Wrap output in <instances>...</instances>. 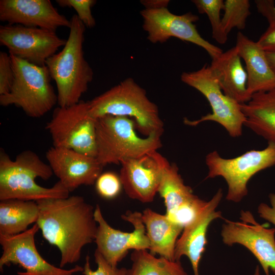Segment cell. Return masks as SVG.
I'll return each mask as SVG.
<instances>
[{
    "instance_id": "cell-1",
    "label": "cell",
    "mask_w": 275,
    "mask_h": 275,
    "mask_svg": "<svg viewBox=\"0 0 275 275\" xmlns=\"http://www.w3.org/2000/svg\"><path fill=\"white\" fill-rule=\"evenodd\" d=\"M36 202V224L43 238L60 251V267L78 262L84 246L95 239L98 225L93 206L79 196Z\"/></svg>"
},
{
    "instance_id": "cell-2",
    "label": "cell",
    "mask_w": 275,
    "mask_h": 275,
    "mask_svg": "<svg viewBox=\"0 0 275 275\" xmlns=\"http://www.w3.org/2000/svg\"><path fill=\"white\" fill-rule=\"evenodd\" d=\"M53 174L50 166L31 150L22 151L12 160L1 149L0 200L37 201L68 197L70 191L59 181L51 187H44L36 183L37 178L46 180Z\"/></svg>"
},
{
    "instance_id": "cell-3",
    "label": "cell",
    "mask_w": 275,
    "mask_h": 275,
    "mask_svg": "<svg viewBox=\"0 0 275 275\" xmlns=\"http://www.w3.org/2000/svg\"><path fill=\"white\" fill-rule=\"evenodd\" d=\"M70 32L63 48L46 62L51 79L56 82L59 106L78 103L93 79L92 68L83 50L86 26L76 14L71 19Z\"/></svg>"
},
{
    "instance_id": "cell-4",
    "label": "cell",
    "mask_w": 275,
    "mask_h": 275,
    "mask_svg": "<svg viewBox=\"0 0 275 275\" xmlns=\"http://www.w3.org/2000/svg\"><path fill=\"white\" fill-rule=\"evenodd\" d=\"M88 102L90 114L95 119L107 115L132 118L136 128L146 136L161 135L163 132L157 106L132 78L123 80Z\"/></svg>"
},
{
    "instance_id": "cell-5",
    "label": "cell",
    "mask_w": 275,
    "mask_h": 275,
    "mask_svg": "<svg viewBox=\"0 0 275 275\" xmlns=\"http://www.w3.org/2000/svg\"><path fill=\"white\" fill-rule=\"evenodd\" d=\"M135 121L130 118L107 115L96 119V158L104 167L121 164L157 151L162 146L161 135L145 138L135 132Z\"/></svg>"
},
{
    "instance_id": "cell-6",
    "label": "cell",
    "mask_w": 275,
    "mask_h": 275,
    "mask_svg": "<svg viewBox=\"0 0 275 275\" xmlns=\"http://www.w3.org/2000/svg\"><path fill=\"white\" fill-rule=\"evenodd\" d=\"M10 56L14 80L9 93L0 96L1 105H15L32 118L43 116L58 103L47 67Z\"/></svg>"
},
{
    "instance_id": "cell-7",
    "label": "cell",
    "mask_w": 275,
    "mask_h": 275,
    "mask_svg": "<svg viewBox=\"0 0 275 275\" xmlns=\"http://www.w3.org/2000/svg\"><path fill=\"white\" fill-rule=\"evenodd\" d=\"M208 169L206 179L223 178L228 186L226 199L238 203L248 193V183L257 173L275 166V144L268 142L262 150H251L232 158L222 157L216 150L205 158Z\"/></svg>"
},
{
    "instance_id": "cell-8",
    "label": "cell",
    "mask_w": 275,
    "mask_h": 275,
    "mask_svg": "<svg viewBox=\"0 0 275 275\" xmlns=\"http://www.w3.org/2000/svg\"><path fill=\"white\" fill-rule=\"evenodd\" d=\"M180 77L183 82L205 97L212 110L211 113L198 120L184 118L185 124L196 126L205 121H213L223 126L230 136L238 138L241 135L246 118L241 104L224 93L209 65L205 64L197 71L183 72Z\"/></svg>"
},
{
    "instance_id": "cell-9",
    "label": "cell",
    "mask_w": 275,
    "mask_h": 275,
    "mask_svg": "<svg viewBox=\"0 0 275 275\" xmlns=\"http://www.w3.org/2000/svg\"><path fill=\"white\" fill-rule=\"evenodd\" d=\"M96 119L90 114L88 102L80 101L71 106L57 107L46 129L53 146L96 157Z\"/></svg>"
},
{
    "instance_id": "cell-10",
    "label": "cell",
    "mask_w": 275,
    "mask_h": 275,
    "mask_svg": "<svg viewBox=\"0 0 275 275\" xmlns=\"http://www.w3.org/2000/svg\"><path fill=\"white\" fill-rule=\"evenodd\" d=\"M140 13L143 18V28L147 34V38L152 43H163L175 37L202 47L212 59L223 52L220 48L200 35L194 24L199 20V17L191 12L176 15L167 8H163L144 9Z\"/></svg>"
},
{
    "instance_id": "cell-11",
    "label": "cell",
    "mask_w": 275,
    "mask_h": 275,
    "mask_svg": "<svg viewBox=\"0 0 275 275\" xmlns=\"http://www.w3.org/2000/svg\"><path fill=\"white\" fill-rule=\"evenodd\" d=\"M66 41L56 32L41 28L9 24L0 26V44L9 54L40 66H45Z\"/></svg>"
},
{
    "instance_id": "cell-12",
    "label": "cell",
    "mask_w": 275,
    "mask_h": 275,
    "mask_svg": "<svg viewBox=\"0 0 275 275\" xmlns=\"http://www.w3.org/2000/svg\"><path fill=\"white\" fill-rule=\"evenodd\" d=\"M241 222L225 219L221 236L224 244L243 245L260 264L266 275L275 274V229L260 225L250 211L241 210Z\"/></svg>"
},
{
    "instance_id": "cell-13",
    "label": "cell",
    "mask_w": 275,
    "mask_h": 275,
    "mask_svg": "<svg viewBox=\"0 0 275 275\" xmlns=\"http://www.w3.org/2000/svg\"><path fill=\"white\" fill-rule=\"evenodd\" d=\"M39 228L36 223L25 231L12 236L0 235V244L3 250L0 258V270L5 266L18 265L24 270L18 275H73L82 272L83 267L76 265L65 269L48 262L38 251L35 236Z\"/></svg>"
},
{
    "instance_id": "cell-14",
    "label": "cell",
    "mask_w": 275,
    "mask_h": 275,
    "mask_svg": "<svg viewBox=\"0 0 275 275\" xmlns=\"http://www.w3.org/2000/svg\"><path fill=\"white\" fill-rule=\"evenodd\" d=\"M142 215L139 212L130 211L122 215V219L134 227L132 232H124L111 227L104 218L99 205H96L94 210L95 219L98 224L95 239L96 250L112 266L117 267L130 249L149 250L150 241Z\"/></svg>"
},
{
    "instance_id": "cell-15",
    "label": "cell",
    "mask_w": 275,
    "mask_h": 275,
    "mask_svg": "<svg viewBox=\"0 0 275 275\" xmlns=\"http://www.w3.org/2000/svg\"><path fill=\"white\" fill-rule=\"evenodd\" d=\"M158 193L163 199L166 215L183 228L190 223L206 205L207 201L194 195L185 184L177 166L166 159L162 167Z\"/></svg>"
},
{
    "instance_id": "cell-16",
    "label": "cell",
    "mask_w": 275,
    "mask_h": 275,
    "mask_svg": "<svg viewBox=\"0 0 275 275\" xmlns=\"http://www.w3.org/2000/svg\"><path fill=\"white\" fill-rule=\"evenodd\" d=\"M166 159L156 151L121 164L119 177L129 198L143 203L154 200L158 191Z\"/></svg>"
},
{
    "instance_id": "cell-17",
    "label": "cell",
    "mask_w": 275,
    "mask_h": 275,
    "mask_svg": "<svg viewBox=\"0 0 275 275\" xmlns=\"http://www.w3.org/2000/svg\"><path fill=\"white\" fill-rule=\"evenodd\" d=\"M46 158L53 173L70 192L81 185L94 184L103 168L96 157L67 148L53 146Z\"/></svg>"
},
{
    "instance_id": "cell-18",
    "label": "cell",
    "mask_w": 275,
    "mask_h": 275,
    "mask_svg": "<svg viewBox=\"0 0 275 275\" xmlns=\"http://www.w3.org/2000/svg\"><path fill=\"white\" fill-rule=\"evenodd\" d=\"M0 20L54 32L71 25L70 20L60 14L49 0H1Z\"/></svg>"
},
{
    "instance_id": "cell-19",
    "label": "cell",
    "mask_w": 275,
    "mask_h": 275,
    "mask_svg": "<svg viewBox=\"0 0 275 275\" xmlns=\"http://www.w3.org/2000/svg\"><path fill=\"white\" fill-rule=\"evenodd\" d=\"M223 197L221 189L218 190L203 209L182 231L175 249V260L180 261L186 256L189 259L194 275H200L199 266L207 243V233L210 223L221 218L222 213L216 209Z\"/></svg>"
},
{
    "instance_id": "cell-20",
    "label": "cell",
    "mask_w": 275,
    "mask_h": 275,
    "mask_svg": "<svg viewBox=\"0 0 275 275\" xmlns=\"http://www.w3.org/2000/svg\"><path fill=\"white\" fill-rule=\"evenodd\" d=\"M236 47L245 62L247 73V89L254 94L275 89V74L267 58L266 52L255 42L239 32Z\"/></svg>"
},
{
    "instance_id": "cell-21",
    "label": "cell",
    "mask_w": 275,
    "mask_h": 275,
    "mask_svg": "<svg viewBox=\"0 0 275 275\" xmlns=\"http://www.w3.org/2000/svg\"><path fill=\"white\" fill-rule=\"evenodd\" d=\"M237 49L234 46L212 59L210 68L224 93L240 104L248 102L252 96L247 89V73Z\"/></svg>"
},
{
    "instance_id": "cell-22",
    "label": "cell",
    "mask_w": 275,
    "mask_h": 275,
    "mask_svg": "<svg viewBox=\"0 0 275 275\" xmlns=\"http://www.w3.org/2000/svg\"><path fill=\"white\" fill-rule=\"evenodd\" d=\"M142 219L150 241V253L175 261L176 244L183 228L170 221L166 214H159L149 208L143 211Z\"/></svg>"
},
{
    "instance_id": "cell-23",
    "label": "cell",
    "mask_w": 275,
    "mask_h": 275,
    "mask_svg": "<svg viewBox=\"0 0 275 275\" xmlns=\"http://www.w3.org/2000/svg\"><path fill=\"white\" fill-rule=\"evenodd\" d=\"M241 106L246 118L244 126L275 144V89L254 94Z\"/></svg>"
},
{
    "instance_id": "cell-24",
    "label": "cell",
    "mask_w": 275,
    "mask_h": 275,
    "mask_svg": "<svg viewBox=\"0 0 275 275\" xmlns=\"http://www.w3.org/2000/svg\"><path fill=\"white\" fill-rule=\"evenodd\" d=\"M39 216L36 201L10 199L0 202V235L12 236L21 233Z\"/></svg>"
},
{
    "instance_id": "cell-25",
    "label": "cell",
    "mask_w": 275,
    "mask_h": 275,
    "mask_svg": "<svg viewBox=\"0 0 275 275\" xmlns=\"http://www.w3.org/2000/svg\"><path fill=\"white\" fill-rule=\"evenodd\" d=\"M126 275H187L180 261L155 257L147 250H134Z\"/></svg>"
},
{
    "instance_id": "cell-26",
    "label": "cell",
    "mask_w": 275,
    "mask_h": 275,
    "mask_svg": "<svg viewBox=\"0 0 275 275\" xmlns=\"http://www.w3.org/2000/svg\"><path fill=\"white\" fill-rule=\"evenodd\" d=\"M249 0H226L224 2V14L222 18L223 28L228 35L234 28L243 30L251 14Z\"/></svg>"
},
{
    "instance_id": "cell-27",
    "label": "cell",
    "mask_w": 275,
    "mask_h": 275,
    "mask_svg": "<svg viewBox=\"0 0 275 275\" xmlns=\"http://www.w3.org/2000/svg\"><path fill=\"white\" fill-rule=\"evenodd\" d=\"M191 2L201 14H206L212 28V36L218 43L225 44L228 40V35L224 31L221 18V11L224 9L223 0H193Z\"/></svg>"
},
{
    "instance_id": "cell-28",
    "label": "cell",
    "mask_w": 275,
    "mask_h": 275,
    "mask_svg": "<svg viewBox=\"0 0 275 275\" xmlns=\"http://www.w3.org/2000/svg\"><path fill=\"white\" fill-rule=\"evenodd\" d=\"M57 3L61 7L73 8L77 16L86 27L92 28L96 24L91 9L96 3L94 0H57Z\"/></svg>"
},
{
    "instance_id": "cell-29",
    "label": "cell",
    "mask_w": 275,
    "mask_h": 275,
    "mask_svg": "<svg viewBox=\"0 0 275 275\" xmlns=\"http://www.w3.org/2000/svg\"><path fill=\"white\" fill-rule=\"evenodd\" d=\"M95 185L99 195L108 199L117 197L122 187L119 176L110 172L101 173L97 178Z\"/></svg>"
},
{
    "instance_id": "cell-30",
    "label": "cell",
    "mask_w": 275,
    "mask_h": 275,
    "mask_svg": "<svg viewBox=\"0 0 275 275\" xmlns=\"http://www.w3.org/2000/svg\"><path fill=\"white\" fill-rule=\"evenodd\" d=\"M95 262L97 265L96 270L91 269L90 257L87 255L83 267L82 273L84 275H126L128 269L125 268H119L112 266L102 256L100 252L96 250L94 254Z\"/></svg>"
},
{
    "instance_id": "cell-31",
    "label": "cell",
    "mask_w": 275,
    "mask_h": 275,
    "mask_svg": "<svg viewBox=\"0 0 275 275\" xmlns=\"http://www.w3.org/2000/svg\"><path fill=\"white\" fill-rule=\"evenodd\" d=\"M14 80V72L10 56L0 52V96L9 93Z\"/></svg>"
},
{
    "instance_id": "cell-32",
    "label": "cell",
    "mask_w": 275,
    "mask_h": 275,
    "mask_svg": "<svg viewBox=\"0 0 275 275\" xmlns=\"http://www.w3.org/2000/svg\"><path fill=\"white\" fill-rule=\"evenodd\" d=\"M255 4L259 13L266 18L269 26L275 24V3L273 0H255Z\"/></svg>"
},
{
    "instance_id": "cell-33",
    "label": "cell",
    "mask_w": 275,
    "mask_h": 275,
    "mask_svg": "<svg viewBox=\"0 0 275 275\" xmlns=\"http://www.w3.org/2000/svg\"><path fill=\"white\" fill-rule=\"evenodd\" d=\"M257 42L265 52H275V24L269 26Z\"/></svg>"
},
{
    "instance_id": "cell-34",
    "label": "cell",
    "mask_w": 275,
    "mask_h": 275,
    "mask_svg": "<svg viewBox=\"0 0 275 275\" xmlns=\"http://www.w3.org/2000/svg\"><path fill=\"white\" fill-rule=\"evenodd\" d=\"M271 206L261 203L258 207L259 216L275 226V193L269 195Z\"/></svg>"
},
{
    "instance_id": "cell-35",
    "label": "cell",
    "mask_w": 275,
    "mask_h": 275,
    "mask_svg": "<svg viewBox=\"0 0 275 275\" xmlns=\"http://www.w3.org/2000/svg\"><path fill=\"white\" fill-rule=\"evenodd\" d=\"M141 4L144 6L146 9H157L167 8L170 3L167 0H146L141 1Z\"/></svg>"
},
{
    "instance_id": "cell-36",
    "label": "cell",
    "mask_w": 275,
    "mask_h": 275,
    "mask_svg": "<svg viewBox=\"0 0 275 275\" xmlns=\"http://www.w3.org/2000/svg\"><path fill=\"white\" fill-rule=\"evenodd\" d=\"M269 64L275 74V52H266Z\"/></svg>"
},
{
    "instance_id": "cell-37",
    "label": "cell",
    "mask_w": 275,
    "mask_h": 275,
    "mask_svg": "<svg viewBox=\"0 0 275 275\" xmlns=\"http://www.w3.org/2000/svg\"><path fill=\"white\" fill-rule=\"evenodd\" d=\"M253 275H260L259 266H257Z\"/></svg>"
}]
</instances>
